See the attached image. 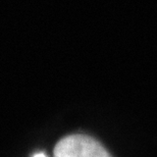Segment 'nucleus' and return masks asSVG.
Segmentation results:
<instances>
[{
  "label": "nucleus",
  "mask_w": 157,
  "mask_h": 157,
  "mask_svg": "<svg viewBox=\"0 0 157 157\" xmlns=\"http://www.w3.org/2000/svg\"><path fill=\"white\" fill-rule=\"evenodd\" d=\"M54 157H110L96 140L85 135H73L59 141Z\"/></svg>",
  "instance_id": "f257e3e1"
},
{
  "label": "nucleus",
  "mask_w": 157,
  "mask_h": 157,
  "mask_svg": "<svg viewBox=\"0 0 157 157\" xmlns=\"http://www.w3.org/2000/svg\"><path fill=\"white\" fill-rule=\"evenodd\" d=\"M34 157H47V156L45 154H43V153H39V154L34 155Z\"/></svg>",
  "instance_id": "f03ea898"
}]
</instances>
